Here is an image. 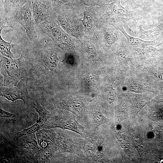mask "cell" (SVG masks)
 <instances>
[{"label":"cell","instance_id":"cell-1","mask_svg":"<svg viewBox=\"0 0 163 163\" xmlns=\"http://www.w3.org/2000/svg\"><path fill=\"white\" fill-rule=\"evenodd\" d=\"M8 143L6 159L12 162H36V155L41 147L38 145L36 134L24 136Z\"/></svg>","mask_w":163,"mask_h":163},{"label":"cell","instance_id":"cell-2","mask_svg":"<svg viewBox=\"0 0 163 163\" xmlns=\"http://www.w3.org/2000/svg\"><path fill=\"white\" fill-rule=\"evenodd\" d=\"M30 58L34 73L44 81H47L52 76L61 61L58 57L55 46L51 45L39 49Z\"/></svg>","mask_w":163,"mask_h":163},{"label":"cell","instance_id":"cell-3","mask_svg":"<svg viewBox=\"0 0 163 163\" xmlns=\"http://www.w3.org/2000/svg\"><path fill=\"white\" fill-rule=\"evenodd\" d=\"M29 54L23 50L21 56L14 59L0 56V73L4 77L2 86H7L10 84L17 86L19 80L28 75V62Z\"/></svg>","mask_w":163,"mask_h":163},{"label":"cell","instance_id":"cell-4","mask_svg":"<svg viewBox=\"0 0 163 163\" xmlns=\"http://www.w3.org/2000/svg\"><path fill=\"white\" fill-rule=\"evenodd\" d=\"M41 31L50 37L55 46L65 52H75L78 40L66 32L58 25L52 15L44 22L37 24Z\"/></svg>","mask_w":163,"mask_h":163},{"label":"cell","instance_id":"cell-5","mask_svg":"<svg viewBox=\"0 0 163 163\" xmlns=\"http://www.w3.org/2000/svg\"><path fill=\"white\" fill-rule=\"evenodd\" d=\"M64 111H54L41 129L59 128L73 131L84 138L86 137L89 133L77 121L75 115L70 112Z\"/></svg>","mask_w":163,"mask_h":163},{"label":"cell","instance_id":"cell-6","mask_svg":"<svg viewBox=\"0 0 163 163\" xmlns=\"http://www.w3.org/2000/svg\"><path fill=\"white\" fill-rule=\"evenodd\" d=\"M68 130L62 129L57 133L55 145L59 153H71L88 161L82 147L84 138L76 135L72 133L73 131Z\"/></svg>","mask_w":163,"mask_h":163},{"label":"cell","instance_id":"cell-7","mask_svg":"<svg viewBox=\"0 0 163 163\" xmlns=\"http://www.w3.org/2000/svg\"><path fill=\"white\" fill-rule=\"evenodd\" d=\"M58 25L67 34L79 40L85 34V28L80 16L70 13L52 14Z\"/></svg>","mask_w":163,"mask_h":163},{"label":"cell","instance_id":"cell-8","mask_svg":"<svg viewBox=\"0 0 163 163\" xmlns=\"http://www.w3.org/2000/svg\"><path fill=\"white\" fill-rule=\"evenodd\" d=\"M12 22H16L24 28L27 37L30 40L37 38L34 27L35 24L31 0H27L26 3L12 19Z\"/></svg>","mask_w":163,"mask_h":163},{"label":"cell","instance_id":"cell-9","mask_svg":"<svg viewBox=\"0 0 163 163\" xmlns=\"http://www.w3.org/2000/svg\"><path fill=\"white\" fill-rule=\"evenodd\" d=\"M51 11L52 14L70 13L82 14L84 5L81 0H41Z\"/></svg>","mask_w":163,"mask_h":163},{"label":"cell","instance_id":"cell-10","mask_svg":"<svg viewBox=\"0 0 163 163\" xmlns=\"http://www.w3.org/2000/svg\"><path fill=\"white\" fill-rule=\"evenodd\" d=\"M92 101L85 99L61 98L54 100L53 105L56 108L70 112L77 118L84 121L86 107Z\"/></svg>","mask_w":163,"mask_h":163},{"label":"cell","instance_id":"cell-11","mask_svg":"<svg viewBox=\"0 0 163 163\" xmlns=\"http://www.w3.org/2000/svg\"><path fill=\"white\" fill-rule=\"evenodd\" d=\"M84 5L83 18L81 21L85 28V34H95L97 27L105 20L102 11L99 6Z\"/></svg>","mask_w":163,"mask_h":163},{"label":"cell","instance_id":"cell-12","mask_svg":"<svg viewBox=\"0 0 163 163\" xmlns=\"http://www.w3.org/2000/svg\"><path fill=\"white\" fill-rule=\"evenodd\" d=\"M116 29L105 20L102 21L97 27L95 33L98 44L108 47L116 43L119 38Z\"/></svg>","mask_w":163,"mask_h":163},{"label":"cell","instance_id":"cell-13","mask_svg":"<svg viewBox=\"0 0 163 163\" xmlns=\"http://www.w3.org/2000/svg\"><path fill=\"white\" fill-rule=\"evenodd\" d=\"M0 96L13 103L18 99H21L24 102V105L30 104L33 107L35 104L27 88H18L17 86H14L8 88L2 86L0 87Z\"/></svg>","mask_w":163,"mask_h":163},{"label":"cell","instance_id":"cell-14","mask_svg":"<svg viewBox=\"0 0 163 163\" xmlns=\"http://www.w3.org/2000/svg\"><path fill=\"white\" fill-rule=\"evenodd\" d=\"M84 122L88 127L89 133H91L95 132L101 125L110 124V120L103 114L98 106L85 114Z\"/></svg>","mask_w":163,"mask_h":163},{"label":"cell","instance_id":"cell-15","mask_svg":"<svg viewBox=\"0 0 163 163\" xmlns=\"http://www.w3.org/2000/svg\"><path fill=\"white\" fill-rule=\"evenodd\" d=\"M27 0H4L0 3V21L12 19L26 3Z\"/></svg>","mask_w":163,"mask_h":163},{"label":"cell","instance_id":"cell-16","mask_svg":"<svg viewBox=\"0 0 163 163\" xmlns=\"http://www.w3.org/2000/svg\"><path fill=\"white\" fill-rule=\"evenodd\" d=\"M104 15H115L121 18L131 15L133 11L123 7L120 0H114L110 3L104 4L100 6Z\"/></svg>","mask_w":163,"mask_h":163},{"label":"cell","instance_id":"cell-17","mask_svg":"<svg viewBox=\"0 0 163 163\" xmlns=\"http://www.w3.org/2000/svg\"><path fill=\"white\" fill-rule=\"evenodd\" d=\"M31 1L35 24L44 22L52 15L51 11L41 0Z\"/></svg>","mask_w":163,"mask_h":163},{"label":"cell","instance_id":"cell-18","mask_svg":"<svg viewBox=\"0 0 163 163\" xmlns=\"http://www.w3.org/2000/svg\"><path fill=\"white\" fill-rule=\"evenodd\" d=\"M57 135L50 129H42L36 133L38 144L42 148L55 144Z\"/></svg>","mask_w":163,"mask_h":163},{"label":"cell","instance_id":"cell-19","mask_svg":"<svg viewBox=\"0 0 163 163\" xmlns=\"http://www.w3.org/2000/svg\"><path fill=\"white\" fill-rule=\"evenodd\" d=\"M59 153L55 144L45 148H41L36 157L37 163H49L52 161L56 155Z\"/></svg>","mask_w":163,"mask_h":163},{"label":"cell","instance_id":"cell-20","mask_svg":"<svg viewBox=\"0 0 163 163\" xmlns=\"http://www.w3.org/2000/svg\"><path fill=\"white\" fill-rule=\"evenodd\" d=\"M38 113L39 118L36 120V123L40 126L41 129L45 124L48 120L54 113V111H49L46 110L44 105L36 102L33 107Z\"/></svg>","mask_w":163,"mask_h":163},{"label":"cell","instance_id":"cell-21","mask_svg":"<svg viewBox=\"0 0 163 163\" xmlns=\"http://www.w3.org/2000/svg\"><path fill=\"white\" fill-rule=\"evenodd\" d=\"M11 42L12 40L9 42L5 41L2 38L0 34V53L2 56L9 59H13L14 58V54L11 51V48L13 46Z\"/></svg>","mask_w":163,"mask_h":163},{"label":"cell","instance_id":"cell-22","mask_svg":"<svg viewBox=\"0 0 163 163\" xmlns=\"http://www.w3.org/2000/svg\"><path fill=\"white\" fill-rule=\"evenodd\" d=\"M115 117L116 120L119 123L128 119L127 109L125 104L122 103L116 108Z\"/></svg>","mask_w":163,"mask_h":163},{"label":"cell","instance_id":"cell-23","mask_svg":"<svg viewBox=\"0 0 163 163\" xmlns=\"http://www.w3.org/2000/svg\"><path fill=\"white\" fill-rule=\"evenodd\" d=\"M150 99L147 97L142 96H138L133 101L134 110L137 115L149 101Z\"/></svg>","mask_w":163,"mask_h":163},{"label":"cell","instance_id":"cell-24","mask_svg":"<svg viewBox=\"0 0 163 163\" xmlns=\"http://www.w3.org/2000/svg\"><path fill=\"white\" fill-rule=\"evenodd\" d=\"M41 128L40 126L36 123L28 128H24L23 130L21 131L15 132L16 134L15 138L16 139L22 136L30 135L36 133Z\"/></svg>","mask_w":163,"mask_h":163},{"label":"cell","instance_id":"cell-25","mask_svg":"<svg viewBox=\"0 0 163 163\" xmlns=\"http://www.w3.org/2000/svg\"><path fill=\"white\" fill-rule=\"evenodd\" d=\"M116 132L117 138L121 147L124 149H128L129 144L124 133L120 130H117Z\"/></svg>","mask_w":163,"mask_h":163},{"label":"cell","instance_id":"cell-26","mask_svg":"<svg viewBox=\"0 0 163 163\" xmlns=\"http://www.w3.org/2000/svg\"><path fill=\"white\" fill-rule=\"evenodd\" d=\"M114 80L112 81L109 84V86L107 91L106 99L108 103L112 104L114 101L117 95V91L113 88V83Z\"/></svg>","mask_w":163,"mask_h":163},{"label":"cell","instance_id":"cell-27","mask_svg":"<svg viewBox=\"0 0 163 163\" xmlns=\"http://www.w3.org/2000/svg\"><path fill=\"white\" fill-rule=\"evenodd\" d=\"M142 28L141 25L139 27V36L142 38H149L150 37H152V36L151 34V33L158 30V28L156 27L151 30H145Z\"/></svg>","mask_w":163,"mask_h":163},{"label":"cell","instance_id":"cell-28","mask_svg":"<svg viewBox=\"0 0 163 163\" xmlns=\"http://www.w3.org/2000/svg\"><path fill=\"white\" fill-rule=\"evenodd\" d=\"M116 56L118 60L120 62H124L129 58L128 53L124 50H120L116 53Z\"/></svg>","mask_w":163,"mask_h":163},{"label":"cell","instance_id":"cell-29","mask_svg":"<svg viewBox=\"0 0 163 163\" xmlns=\"http://www.w3.org/2000/svg\"><path fill=\"white\" fill-rule=\"evenodd\" d=\"M83 4L88 6H101L105 4L104 0H81Z\"/></svg>","mask_w":163,"mask_h":163},{"label":"cell","instance_id":"cell-30","mask_svg":"<svg viewBox=\"0 0 163 163\" xmlns=\"http://www.w3.org/2000/svg\"><path fill=\"white\" fill-rule=\"evenodd\" d=\"M85 79L86 83L88 85L93 86L95 85L96 82V78L94 75L88 76Z\"/></svg>","mask_w":163,"mask_h":163},{"label":"cell","instance_id":"cell-31","mask_svg":"<svg viewBox=\"0 0 163 163\" xmlns=\"http://www.w3.org/2000/svg\"><path fill=\"white\" fill-rule=\"evenodd\" d=\"M0 114L1 117L13 118L16 117L15 114L8 112L1 108L0 109Z\"/></svg>","mask_w":163,"mask_h":163},{"label":"cell","instance_id":"cell-32","mask_svg":"<svg viewBox=\"0 0 163 163\" xmlns=\"http://www.w3.org/2000/svg\"><path fill=\"white\" fill-rule=\"evenodd\" d=\"M159 162L160 163H163V159H160L159 161Z\"/></svg>","mask_w":163,"mask_h":163},{"label":"cell","instance_id":"cell-33","mask_svg":"<svg viewBox=\"0 0 163 163\" xmlns=\"http://www.w3.org/2000/svg\"><path fill=\"white\" fill-rule=\"evenodd\" d=\"M0 0V3H2L3 2L4 0Z\"/></svg>","mask_w":163,"mask_h":163},{"label":"cell","instance_id":"cell-34","mask_svg":"<svg viewBox=\"0 0 163 163\" xmlns=\"http://www.w3.org/2000/svg\"></svg>","mask_w":163,"mask_h":163}]
</instances>
